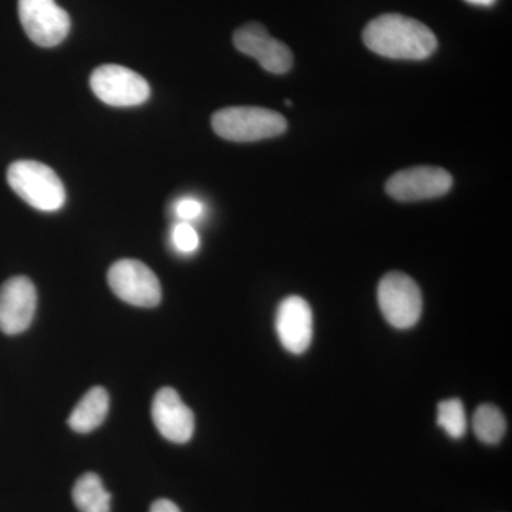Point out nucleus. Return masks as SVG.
<instances>
[{
  "label": "nucleus",
  "instance_id": "f257e3e1",
  "mask_svg": "<svg viewBox=\"0 0 512 512\" xmlns=\"http://www.w3.org/2000/svg\"><path fill=\"white\" fill-rule=\"evenodd\" d=\"M363 42L376 55L397 60H424L437 49L436 36L426 25L396 13L369 22Z\"/></svg>",
  "mask_w": 512,
  "mask_h": 512
},
{
  "label": "nucleus",
  "instance_id": "f03ea898",
  "mask_svg": "<svg viewBox=\"0 0 512 512\" xmlns=\"http://www.w3.org/2000/svg\"><path fill=\"white\" fill-rule=\"evenodd\" d=\"M8 183L26 204L39 211H59L66 202L59 175L39 161L22 160L10 165Z\"/></svg>",
  "mask_w": 512,
  "mask_h": 512
},
{
  "label": "nucleus",
  "instance_id": "7ed1b4c3",
  "mask_svg": "<svg viewBox=\"0 0 512 512\" xmlns=\"http://www.w3.org/2000/svg\"><path fill=\"white\" fill-rule=\"evenodd\" d=\"M212 128L225 140L251 143L281 136L288 128L282 114L262 107H228L212 116Z\"/></svg>",
  "mask_w": 512,
  "mask_h": 512
},
{
  "label": "nucleus",
  "instance_id": "20e7f679",
  "mask_svg": "<svg viewBox=\"0 0 512 512\" xmlns=\"http://www.w3.org/2000/svg\"><path fill=\"white\" fill-rule=\"evenodd\" d=\"M380 311L396 329L413 328L423 311V298L419 285L402 272L383 276L377 288Z\"/></svg>",
  "mask_w": 512,
  "mask_h": 512
},
{
  "label": "nucleus",
  "instance_id": "39448f33",
  "mask_svg": "<svg viewBox=\"0 0 512 512\" xmlns=\"http://www.w3.org/2000/svg\"><path fill=\"white\" fill-rule=\"evenodd\" d=\"M97 99L113 107H134L150 99V84L140 74L120 64H103L90 77Z\"/></svg>",
  "mask_w": 512,
  "mask_h": 512
},
{
  "label": "nucleus",
  "instance_id": "423d86ee",
  "mask_svg": "<svg viewBox=\"0 0 512 512\" xmlns=\"http://www.w3.org/2000/svg\"><path fill=\"white\" fill-rule=\"evenodd\" d=\"M107 281L114 295L130 305L154 308L161 302L160 281L146 264L137 259H121L111 265Z\"/></svg>",
  "mask_w": 512,
  "mask_h": 512
},
{
  "label": "nucleus",
  "instance_id": "0eeeda50",
  "mask_svg": "<svg viewBox=\"0 0 512 512\" xmlns=\"http://www.w3.org/2000/svg\"><path fill=\"white\" fill-rule=\"evenodd\" d=\"M18 9L20 23L35 45L55 47L69 35V13L55 0H19Z\"/></svg>",
  "mask_w": 512,
  "mask_h": 512
},
{
  "label": "nucleus",
  "instance_id": "6e6552de",
  "mask_svg": "<svg viewBox=\"0 0 512 512\" xmlns=\"http://www.w3.org/2000/svg\"><path fill=\"white\" fill-rule=\"evenodd\" d=\"M453 187V177L440 167H413L389 178L386 192L397 201L433 200Z\"/></svg>",
  "mask_w": 512,
  "mask_h": 512
},
{
  "label": "nucleus",
  "instance_id": "1a4fd4ad",
  "mask_svg": "<svg viewBox=\"0 0 512 512\" xmlns=\"http://www.w3.org/2000/svg\"><path fill=\"white\" fill-rule=\"evenodd\" d=\"M234 45L244 55L254 57L258 63L272 74H285L292 69L291 49L269 35L261 23H247L234 33Z\"/></svg>",
  "mask_w": 512,
  "mask_h": 512
},
{
  "label": "nucleus",
  "instance_id": "9d476101",
  "mask_svg": "<svg viewBox=\"0 0 512 512\" xmlns=\"http://www.w3.org/2000/svg\"><path fill=\"white\" fill-rule=\"evenodd\" d=\"M37 293L26 276L10 278L0 288V330L19 335L29 329L35 318Z\"/></svg>",
  "mask_w": 512,
  "mask_h": 512
},
{
  "label": "nucleus",
  "instance_id": "9b49d317",
  "mask_svg": "<svg viewBox=\"0 0 512 512\" xmlns=\"http://www.w3.org/2000/svg\"><path fill=\"white\" fill-rule=\"evenodd\" d=\"M276 333L282 346L293 355H302L311 346L313 315L311 306L301 296H288L276 313Z\"/></svg>",
  "mask_w": 512,
  "mask_h": 512
},
{
  "label": "nucleus",
  "instance_id": "f8f14e48",
  "mask_svg": "<svg viewBox=\"0 0 512 512\" xmlns=\"http://www.w3.org/2000/svg\"><path fill=\"white\" fill-rule=\"evenodd\" d=\"M151 416L164 439L177 444L191 440L195 429L194 413L171 387L158 390L151 406Z\"/></svg>",
  "mask_w": 512,
  "mask_h": 512
},
{
  "label": "nucleus",
  "instance_id": "ddd939ff",
  "mask_svg": "<svg viewBox=\"0 0 512 512\" xmlns=\"http://www.w3.org/2000/svg\"><path fill=\"white\" fill-rule=\"evenodd\" d=\"M109 393L103 387L96 386L84 394L82 400L74 407L70 414V429L76 433H90L101 426L109 413Z\"/></svg>",
  "mask_w": 512,
  "mask_h": 512
},
{
  "label": "nucleus",
  "instance_id": "4468645a",
  "mask_svg": "<svg viewBox=\"0 0 512 512\" xmlns=\"http://www.w3.org/2000/svg\"><path fill=\"white\" fill-rule=\"evenodd\" d=\"M72 495L80 512H110L111 495L97 474H83L74 484Z\"/></svg>",
  "mask_w": 512,
  "mask_h": 512
},
{
  "label": "nucleus",
  "instance_id": "2eb2a0df",
  "mask_svg": "<svg viewBox=\"0 0 512 512\" xmlns=\"http://www.w3.org/2000/svg\"><path fill=\"white\" fill-rule=\"evenodd\" d=\"M473 429L478 440L485 444H498L504 437L507 423L498 407L483 404L474 413Z\"/></svg>",
  "mask_w": 512,
  "mask_h": 512
},
{
  "label": "nucleus",
  "instance_id": "dca6fc26",
  "mask_svg": "<svg viewBox=\"0 0 512 512\" xmlns=\"http://www.w3.org/2000/svg\"><path fill=\"white\" fill-rule=\"evenodd\" d=\"M437 423L451 439H461L467 430L463 403L458 399L443 400L437 409Z\"/></svg>",
  "mask_w": 512,
  "mask_h": 512
},
{
  "label": "nucleus",
  "instance_id": "f3484780",
  "mask_svg": "<svg viewBox=\"0 0 512 512\" xmlns=\"http://www.w3.org/2000/svg\"><path fill=\"white\" fill-rule=\"evenodd\" d=\"M174 248L181 254H192L200 247V235L190 222H178L171 232Z\"/></svg>",
  "mask_w": 512,
  "mask_h": 512
},
{
  "label": "nucleus",
  "instance_id": "a211bd4d",
  "mask_svg": "<svg viewBox=\"0 0 512 512\" xmlns=\"http://www.w3.org/2000/svg\"><path fill=\"white\" fill-rule=\"evenodd\" d=\"M175 214L184 222L197 220L202 214V204L197 198H181V200L175 202Z\"/></svg>",
  "mask_w": 512,
  "mask_h": 512
},
{
  "label": "nucleus",
  "instance_id": "6ab92c4d",
  "mask_svg": "<svg viewBox=\"0 0 512 512\" xmlns=\"http://www.w3.org/2000/svg\"><path fill=\"white\" fill-rule=\"evenodd\" d=\"M150 512H181V510L173 501L161 498V500H157L156 503L151 505Z\"/></svg>",
  "mask_w": 512,
  "mask_h": 512
},
{
  "label": "nucleus",
  "instance_id": "aec40b11",
  "mask_svg": "<svg viewBox=\"0 0 512 512\" xmlns=\"http://www.w3.org/2000/svg\"><path fill=\"white\" fill-rule=\"evenodd\" d=\"M466 2L477 6H493L497 0H466Z\"/></svg>",
  "mask_w": 512,
  "mask_h": 512
}]
</instances>
